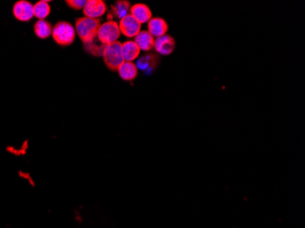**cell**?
Instances as JSON below:
<instances>
[{
	"label": "cell",
	"mask_w": 305,
	"mask_h": 228,
	"mask_svg": "<svg viewBox=\"0 0 305 228\" xmlns=\"http://www.w3.org/2000/svg\"><path fill=\"white\" fill-rule=\"evenodd\" d=\"M101 26L100 19L80 18L75 22V31L84 45L90 44L97 38L99 28Z\"/></svg>",
	"instance_id": "obj_1"
},
{
	"label": "cell",
	"mask_w": 305,
	"mask_h": 228,
	"mask_svg": "<svg viewBox=\"0 0 305 228\" xmlns=\"http://www.w3.org/2000/svg\"><path fill=\"white\" fill-rule=\"evenodd\" d=\"M75 28L69 22L60 21L52 28V37L58 45L67 47L71 45L75 39Z\"/></svg>",
	"instance_id": "obj_2"
},
{
	"label": "cell",
	"mask_w": 305,
	"mask_h": 228,
	"mask_svg": "<svg viewBox=\"0 0 305 228\" xmlns=\"http://www.w3.org/2000/svg\"><path fill=\"white\" fill-rule=\"evenodd\" d=\"M104 63L107 66L109 70H117L118 68L124 62L122 56V43L116 41L107 45L104 48L103 52Z\"/></svg>",
	"instance_id": "obj_3"
},
{
	"label": "cell",
	"mask_w": 305,
	"mask_h": 228,
	"mask_svg": "<svg viewBox=\"0 0 305 228\" xmlns=\"http://www.w3.org/2000/svg\"><path fill=\"white\" fill-rule=\"evenodd\" d=\"M120 35L121 31L117 22L108 20L105 23L101 24L97 34V39L104 46H107L118 41Z\"/></svg>",
	"instance_id": "obj_4"
},
{
	"label": "cell",
	"mask_w": 305,
	"mask_h": 228,
	"mask_svg": "<svg viewBox=\"0 0 305 228\" xmlns=\"http://www.w3.org/2000/svg\"><path fill=\"white\" fill-rule=\"evenodd\" d=\"M107 11V6L103 0H88L83 8V14L86 18L99 19Z\"/></svg>",
	"instance_id": "obj_5"
},
{
	"label": "cell",
	"mask_w": 305,
	"mask_h": 228,
	"mask_svg": "<svg viewBox=\"0 0 305 228\" xmlns=\"http://www.w3.org/2000/svg\"><path fill=\"white\" fill-rule=\"evenodd\" d=\"M118 25L121 33L129 38L137 37V34L141 31V24L131 15H127L126 17L122 18Z\"/></svg>",
	"instance_id": "obj_6"
},
{
	"label": "cell",
	"mask_w": 305,
	"mask_h": 228,
	"mask_svg": "<svg viewBox=\"0 0 305 228\" xmlns=\"http://www.w3.org/2000/svg\"><path fill=\"white\" fill-rule=\"evenodd\" d=\"M13 15L19 21H28L34 17L33 5L26 0L18 1L13 7Z\"/></svg>",
	"instance_id": "obj_7"
},
{
	"label": "cell",
	"mask_w": 305,
	"mask_h": 228,
	"mask_svg": "<svg viewBox=\"0 0 305 228\" xmlns=\"http://www.w3.org/2000/svg\"><path fill=\"white\" fill-rule=\"evenodd\" d=\"M155 52H157L160 55H164L167 56L172 54L176 48V41L174 37L169 36V35H164L162 37H157L155 40Z\"/></svg>",
	"instance_id": "obj_8"
},
{
	"label": "cell",
	"mask_w": 305,
	"mask_h": 228,
	"mask_svg": "<svg viewBox=\"0 0 305 228\" xmlns=\"http://www.w3.org/2000/svg\"><path fill=\"white\" fill-rule=\"evenodd\" d=\"M159 62V57L153 53H147L145 56L139 58L137 61V69L144 71L146 74H150L155 70V68L158 65Z\"/></svg>",
	"instance_id": "obj_9"
},
{
	"label": "cell",
	"mask_w": 305,
	"mask_h": 228,
	"mask_svg": "<svg viewBox=\"0 0 305 228\" xmlns=\"http://www.w3.org/2000/svg\"><path fill=\"white\" fill-rule=\"evenodd\" d=\"M147 28L148 32L150 33L153 37H162L166 35L168 31V25L166 21L162 18H152V19L147 22Z\"/></svg>",
	"instance_id": "obj_10"
},
{
	"label": "cell",
	"mask_w": 305,
	"mask_h": 228,
	"mask_svg": "<svg viewBox=\"0 0 305 228\" xmlns=\"http://www.w3.org/2000/svg\"><path fill=\"white\" fill-rule=\"evenodd\" d=\"M130 15L135 19H137L139 23H147L152 19V11L150 9L142 3L135 4L130 9Z\"/></svg>",
	"instance_id": "obj_11"
},
{
	"label": "cell",
	"mask_w": 305,
	"mask_h": 228,
	"mask_svg": "<svg viewBox=\"0 0 305 228\" xmlns=\"http://www.w3.org/2000/svg\"><path fill=\"white\" fill-rule=\"evenodd\" d=\"M131 4L126 0H119L116 1L113 5L111 6V10L108 15V20H113V18H116L120 20L126 17L130 12Z\"/></svg>",
	"instance_id": "obj_12"
},
{
	"label": "cell",
	"mask_w": 305,
	"mask_h": 228,
	"mask_svg": "<svg viewBox=\"0 0 305 228\" xmlns=\"http://www.w3.org/2000/svg\"><path fill=\"white\" fill-rule=\"evenodd\" d=\"M118 74L123 80L132 81L136 79L138 74V69L134 62L124 61L122 65L118 68Z\"/></svg>",
	"instance_id": "obj_13"
},
{
	"label": "cell",
	"mask_w": 305,
	"mask_h": 228,
	"mask_svg": "<svg viewBox=\"0 0 305 228\" xmlns=\"http://www.w3.org/2000/svg\"><path fill=\"white\" fill-rule=\"evenodd\" d=\"M155 38L148 31H140L135 37V42L140 51L149 52L155 46Z\"/></svg>",
	"instance_id": "obj_14"
},
{
	"label": "cell",
	"mask_w": 305,
	"mask_h": 228,
	"mask_svg": "<svg viewBox=\"0 0 305 228\" xmlns=\"http://www.w3.org/2000/svg\"><path fill=\"white\" fill-rule=\"evenodd\" d=\"M140 52H141L140 49L135 41L128 40L124 43H122V56H123L124 61L133 62L138 58Z\"/></svg>",
	"instance_id": "obj_15"
},
{
	"label": "cell",
	"mask_w": 305,
	"mask_h": 228,
	"mask_svg": "<svg viewBox=\"0 0 305 228\" xmlns=\"http://www.w3.org/2000/svg\"><path fill=\"white\" fill-rule=\"evenodd\" d=\"M34 31H35V34H36L37 37L41 38V39H45V38H48L52 35V25L46 21L45 19L44 20H38V22L35 24V26H34Z\"/></svg>",
	"instance_id": "obj_16"
},
{
	"label": "cell",
	"mask_w": 305,
	"mask_h": 228,
	"mask_svg": "<svg viewBox=\"0 0 305 228\" xmlns=\"http://www.w3.org/2000/svg\"><path fill=\"white\" fill-rule=\"evenodd\" d=\"M34 10V17H36L39 20H44L51 13V6L47 1H38L33 6Z\"/></svg>",
	"instance_id": "obj_17"
},
{
	"label": "cell",
	"mask_w": 305,
	"mask_h": 228,
	"mask_svg": "<svg viewBox=\"0 0 305 228\" xmlns=\"http://www.w3.org/2000/svg\"><path fill=\"white\" fill-rule=\"evenodd\" d=\"M98 43V39L96 38L94 41L92 42V43H90V44H87V45H85V49H86V51L91 53L92 55H94V56H103V52H104V48L105 46L103 45L102 43Z\"/></svg>",
	"instance_id": "obj_18"
},
{
	"label": "cell",
	"mask_w": 305,
	"mask_h": 228,
	"mask_svg": "<svg viewBox=\"0 0 305 228\" xmlns=\"http://www.w3.org/2000/svg\"><path fill=\"white\" fill-rule=\"evenodd\" d=\"M65 3L72 10H83L86 1L84 0H67Z\"/></svg>",
	"instance_id": "obj_19"
}]
</instances>
